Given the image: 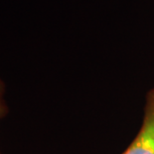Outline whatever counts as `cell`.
<instances>
[{
    "mask_svg": "<svg viewBox=\"0 0 154 154\" xmlns=\"http://www.w3.org/2000/svg\"><path fill=\"white\" fill-rule=\"evenodd\" d=\"M3 93H4V85L0 80V117L4 113V100H3Z\"/></svg>",
    "mask_w": 154,
    "mask_h": 154,
    "instance_id": "2",
    "label": "cell"
},
{
    "mask_svg": "<svg viewBox=\"0 0 154 154\" xmlns=\"http://www.w3.org/2000/svg\"><path fill=\"white\" fill-rule=\"evenodd\" d=\"M122 154H154V88L146 95L139 132Z\"/></svg>",
    "mask_w": 154,
    "mask_h": 154,
    "instance_id": "1",
    "label": "cell"
}]
</instances>
